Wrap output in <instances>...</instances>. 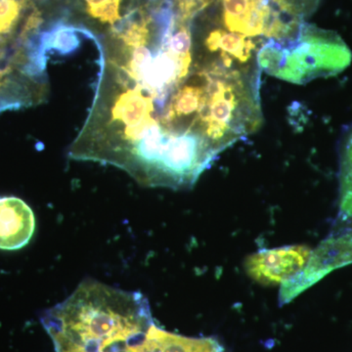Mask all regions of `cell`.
I'll return each instance as SVG.
<instances>
[{
	"mask_svg": "<svg viewBox=\"0 0 352 352\" xmlns=\"http://www.w3.org/2000/svg\"><path fill=\"white\" fill-rule=\"evenodd\" d=\"M50 335H60L88 351L108 352L140 337L152 324L147 298L87 280L44 314Z\"/></svg>",
	"mask_w": 352,
	"mask_h": 352,
	"instance_id": "1",
	"label": "cell"
},
{
	"mask_svg": "<svg viewBox=\"0 0 352 352\" xmlns=\"http://www.w3.org/2000/svg\"><path fill=\"white\" fill-rule=\"evenodd\" d=\"M351 59V51L339 34L307 23L295 38L267 39L258 54L259 68L295 85L338 75Z\"/></svg>",
	"mask_w": 352,
	"mask_h": 352,
	"instance_id": "2",
	"label": "cell"
},
{
	"mask_svg": "<svg viewBox=\"0 0 352 352\" xmlns=\"http://www.w3.org/2000/svg\"><path fill=\"white\" fill-rule=\"evenodd\" d=\"M311 252L305 245L261 250L245 259V270L263 286L283 285L305 268Z\"/></svg>",
	"mask_w": 352,
	"mask_h": 352,
	"instance_id": "3",
	"label": "cell"
},
{
	"mask_svg": "<svg viewBox=\"0 0 352 352\" xmlns=\"http://www.w3.org/2000/svg\"><path fill=\"white\" fill-rule=\"evenodd\" d=\"M36 217L25 201L17 197H0V250L18 251L31 242Z\"/></svg>",
	"mask_w": 352,
	"mask_h": 352,
	"instance_id": "4",
	"label": "cell"
},
{
	"mask_svg": "<svg viewBox=\"0 0 352 352\" xmlns=\"http://www.w3.org/2000/svg\"><path fill=\"white\" fill-rule=\"evenodd\" d=\"M122 352H224L212 339H193L166 332L155 324L140 337L127 342Z\"/></svg>",
	"mask_w": 352,
	"mask_h": 352,
	"instance_id": "5",
	"label": "cell"
},
{
	"mask_svg": "<svg viewBox=\"0 0 352 352\" xmlns=\"http://www.w3.org/2000/svg\"><path fill=\"white\" fill-rule=\"evenodd\" d=\"M224 25L229 31L258 36L264 34L267 9L261 0H222Z\"/></svg>",
	"mask_w": 352,
	"mask_h": 352,
	"instance_id": "6",
	"label": "cell"
},
{
	"mask_svg": "<svg viewBox=\"0 0 352 352\" xmlns=\"http://www.w3.org/2000/svg\"><path fill=\"white\" fill-rule=\"evenodd\" d=\"M205 44L210 51L220 50V54L227 55L241 63L249 61L252 51L256 48V44L252 43L249 36L222 30H215L210 32Z\"/></svg>",
	"mask_w": 352,
	"mask_h": 352,
	"instance_id": "7",
	"label": "cell"
},
{
	"mask_svg": "<svg viewBox=\"0 0 352 352\" xmlns=\"http://www.w3.org/2000/svg\"><path fill=\"white\" fill-rule=\"evenodd\" d=\"M340 217L352 219V126L346 132L340 152Z\"/></svg>",
	"mask_w": 352,
	"mask_h": 352,
	"instance_id": "8",
	"label": "cell"
},
{
	"mask_svg": "<svg viewBox=\"0 0 352 352\" xmlns=\"http://www.w3.org/2000/svg\"><path fill=\"white\" fill-rule=\"evenodd\" d=\"M22 9L20 0H0V36L10 34L19 20Z\"/></svg>",
	"mask_w": 352,
	"mask_h": 352,
	"instance_id": "9",
	"label": "cell"
},
{
	"mask_svg": "<svg viewBox=\"0 0 352 352\" xmlns=\"http://www.w3.org/2000/svg\"><path fill=\"white\" fill-rule=\"evenodd\" d=\"M53 340H54L55 346H56L57 352H94L88 351L80 344L72 342L66 338L60 335H50Z\"/></svg>",
	"mask_w": 352,
	"mask_h": 352,
	"instance_id": "10",
	"label": "cell"
},
{
	"mask_svg": "<svg viewBox=\"0 0 352 352\" xmlns=\"http://www.w3.org/2000/svg\"><path fill=\"white\" fill-rule=\"evenodd\" d=\"M110 0H85L87 6V9L96 8V7L104 6V4L107 3Z\"/></svg>",
	"mask_w": 352,
	"mask_h": 352,
	"instance_id": "11",
	"label": "cell"
},
{
	"mask_svg": "<svg viewBox=\"0 0 352 352\" xmlns=\"http://www.w3.org/2000/svg\"><path fill=\"white\" fill-rule=\"evenodd\" d=\"M342 230H344L346 234H349V235L352 238V223L349 224V226H346L344 228H342Z\"/></svg>",
	"mask_w": 352,
	"mask_h": 352,
	"instance_id": "12",
	"label": "cell"
}]
</instances>
